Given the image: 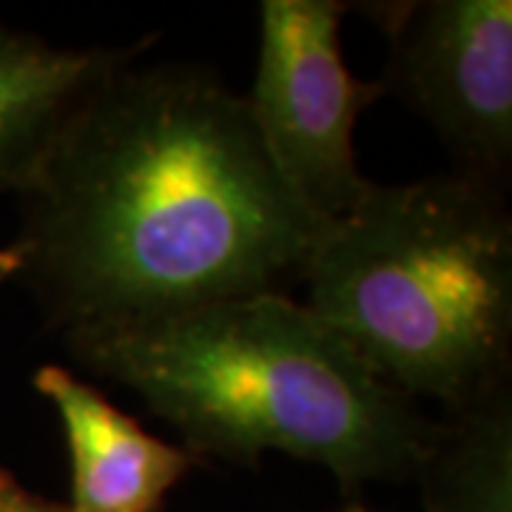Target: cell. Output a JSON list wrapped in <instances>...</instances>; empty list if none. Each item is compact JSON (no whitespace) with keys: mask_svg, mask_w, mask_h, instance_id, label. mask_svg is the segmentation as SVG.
I'll list each match as a JSON object with an SVG mask.
<instances>
[{"mask_svg":"<svg viewBox=\"0 0 512 512\" xmlns=\"http://www.w3.org/2000/svg\"><path fill=\"white\" fill-rule=\"evenodd\" d=\"M328 228L276 171L245 97L205 66L134 60L20 194L9 248L66 336L288 293Z\"/></svg>","mask_w":512,"mask_h":512,"instance_id":"6da1fadb","label":"cell"},{"mask_svg":"<svg viewBox=\"0 0 512 512\" xmlns=\"http://www.w3.org/2000/svg\"><path fill=\"white\" fill-rule=\"evenodd\" d=\"M339 0H262L254 89L245 97L271 163L328 225L348 217L370 180L359 171L353 128L384 97L348 72Z\"/></svg>","mask_w":512,"mask_h":512,"instance_id":"277c9868","label":"cell"},{"mask_svg":"<svg viewBox=\"0 0 512 512\" xmlns=\"http://www.w3.org/2000/svg\"><path fill=\"white\" fill-rule=\"evenodd\" d=\"M63 345L83 370L134 390L200 458L285 453L356 490L416 476L433 427L288 293L77 330Z\"/></svg>","mask_w":512,"mask_h":512,"instance_id":"7a4b0ae2","label":"cell"},{"mask_svg":"<svg viewBox=\"0 0 512 512\" xmlns=\"http://www.w3.org/2000/svg\"><path fill=\"white\" fill-rule=\"evenodd\" d=\"M72 458V512H163L165 495L202 458L151 436L89 382L60 365L35 370Z\"/></svg>","mask_w":512,"mask_h":512,"instance_id":"8992f818","label":"cell"},{"mask_svg":"<svg viewBox=\"0 0 512 512\" xmlns=\"http://www.w3.org/2000/svg\"><path fill=\"white\" fill-rule=\"evenodd\" d=\"M0 512H72V507L32 493L9 470L0 467Z\"/></svg>","mask_w":512,"mask_h":512,"instance_id":"9c48e42d","label":"cell"},{"mask_svg":"<svg viewBox=\"0 0 512 512\" xmlns=\"http://www.w3.org/2000/svg\"><path fill=\"white\" fill-rule=\"evenodd\" d=\"M413 478L427 512H512V382L444 410Z\"/></svg>","mask_w":512,"mask_h":512,"instance_id":"ba28073f","label":"cell"},{"mask_svg":"<svg viewBox=\"0 0 512 512\" xmlns=\"http://www.w3.org/2000/svg\"><path fill=\"white\" fill-rule=\"evenodd\" d=\"M154 43L60 49L0 23V194H26L80 109Z\"/></svg>","mask_w":512,"mask_h":512,"instance_id":"52a82bcc","label":"cell"},{"mask_svg":"<svg viewBox=\"0 0 512 512\" xmlns=\"http://www.w3.org/2000/svg\"><path fill=\"white\" fill-rule=\"evenodd\" d=\"M305 282V305L410 402L456 410L512 382V214L493 185L453 168L370 183Z\"/></svg>","mask_w":512,"mask_h":512,"instance_id":"3957f363","label":"cell"},{"mask_svg":"<svg viewBox=\"0 0 512 512\" xmlns=\"http://www.w3.org/2000/svg\"><path fill=\"white\" fill-rule=\"evenodd\" d=\"M15 268H18V262H15V251L6 245V248H0V279H12L15 276Z\"/></svg>","mask_w":512,"mask_h":512,"instance_id":"30bf717a","label":"cell"},{"mask_svg":"<svg viewBox=\"0 0 512 512\" xmlns=\"http://www.w3.org/2000/svg\"><path fill=\"white\" fill-rule=\"evenodd\" d=\"M350 512H367V510H350Z\"/></svg>","mask_w":512,"mask_h":512,"instance_id":"8fae6325","label":"cell"},{"mask_svg":"<svg viewBox=\"0 0 512 512\" xmlns=\"http://www.w3.org/2000/svg\"><path fill=\"white\" fill-rule=\"evenodd\" d=\"M382 29L387 66L376 80L419 114L453 157V171L498 191L512 180L510 0L362 3Z\"/></svg>","mask_w":512,"mask_h":512,"instance_id":"5b68a950","label":"cell"}]
</instances>
